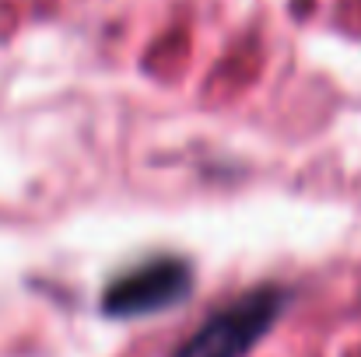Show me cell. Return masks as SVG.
Returning a JSON list of instances; mask_svg holds the SVG:
<instances>
[{
  "mask_svg": "<svg viewBox=\"0 0 361 357\" xmlns=\"http://www.w3.org/2000/svg\"><path fill=\"white\" fill-rule=\"evenodd\" d=\"M284 291L281 287H252L218 312H211L176 351L172 357H245L281 319Z\"/></svg>",
  "mask_w": 361,
  "mask_h": 357,
  "instance_id": "1",
  "label": "cell"
},
{
  "mask_svg": "<svg viewBox=\"0 0 361 357\" xmlns=\"http://www.w3.org/2000/svg\"><path fill=\"white\" fill-rule=\"evenodd\" d=\"M190 291H193L190 263L176 259V256H158V259L133 266L130 273L116 277L106 287L102 312L116 315V319L154 315V312H165V308L179 305L183 298H190Z\"/></svg>",
  "mask_w": 361,
  "mask_h": 357,
  "instance_id": "2",
  "label": "cell"
}]
</instances>
